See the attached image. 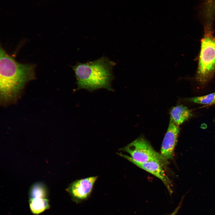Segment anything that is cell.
I'll return each instance as SVG.
<instances>
[{"label": "cell", "instance_id": "4", "mask_svg": "<svg viewBox=\"0 0 215 215\" xmlns=\"http://www.w3.org/2000/svg\"><path fill=\"white\" fill-rule=\"evenodd\" d=\"M120 150L129 153L133 160L137 162H155L163 166L169 163L143 136L138 137Z\"/></svg>", "mask_w": 215, "mask_h": 215}, {"label": "cell", "instance_id": "1", "mask_svg": "<svg viewBox=\"0 0 215 215\" xmlns=\"http://www.w3.org/2000/svg\"><path fill=\"white\" fill-rule=\"evenodd\" d=\"M36 65L16 61L1 47L0 50V103L3 105L16 102L26 84L35 78Z\"/></svg>", "mask_w": 215, "mask_h": 215}, {"label": "cell", "instance_id": "2", "mask_svg": "<svg viewBox=\"0 0 215 215\" xmlns=\"http://www.w3.org/2000/svg\"><path fill=\"white\" fill-rule=\"evenodd\" d=\"M114 65L105 57L86 63H78L73 69L79 87L90 91L101 88L110 90Z\"/></svg>", "mask_w": 215, "mask_h": 215}, {"label": "cell", "instance_id": "5", "mask_svg": "<svg viewBox=\"0 0 215 215\" xmlns=\"http://www.w3.org/2000/svg\"><path fill=\"white\" fill-rule=\"evenodd\" d=\"M118 154L139 168L159 179L164 183L169 193L172 194V182L163 169L164 166L162 165L155 162H139L133 160L130 156L122 153H118Z\"/></svg>", "mask_w": 215, "mask_h": 215}, {"label": "cell", "instance_id": "6", "mask_svg": "<svg viewBox=\"0 0 215 215\" xmlns=\"http://www.w3.org/2000/svg\"><path fill=\"white\" fill-rule=\"evenodd\" d=\"M179 129V126L170 119L162 142L160 153L163 157L167 161L173 158Z\"/></svg>", "mask_w": 215, "mask_h": 215}, {"label": "cell", "instance_id": "8", "mask_svg": "<svg viewBox=\"0 0 215 215\" xmlns=\"http://www.w3.org/2000/svg\"><path fill=\"white\" fill-rule=\"evenodd\" d=\"M192 116L191 111L183 105L173 107L170 111V119L179 126Z\"/></svg>", "mask_w": 215, "mask_h": 215}, {"label": "cell", "instance_id": "12", "mask_svg": "<svg viewBox=\"0 0 215 215\" xmlns=\"http://www.w3.org/2000/svg\"><path fill=\"white\" fill-rule=\"evenodd\" d=\"M181 203H180L179 205L173 211L168 215H176L178 211L180 209L181 206Z\"/></svg>", "mask_w": 215, "mask_h": 215}, {"label": "cell", "instance_id": "10", "mask_svg": "<svg viewBox=\"0 0 215 215\" xmlns=\"http://www.w3.org/2000/svg\"><path fill=\"white\" fill-rule=\"evenodd\" d=\"M30 199L47 198L48 191L45 186L41 182L36 183L31 187L29 191Z\"/></svg>", "mask_w": 215, "mask_h": 215}, {"label": "cell", "instance_id": "7", "mask_svg": "<svg viewBox=\"0 0 215 215\" xmlns=\"http://www.w3.org/2000/svg\"><path fill=\"white\" fill-rule=\"evenodd\" d=\"M98 176H92L76 180L70 183L67 191L74 198L83 199L90 194Z\"/></svg>", "mask_w": 215, "mask_h": 215}, {"label": "cell", "instance_id": "11", "mask_svg": "<svg viewBox=\"0 0 215 215\" xmlns=\"http://www.w3.org/2000/svg\"><path fill=\"white\" fill-rule=\"evenodd\" d=\"M214 93L202 96L189 98L186 99L197 103L210 105L214 100Z\"/></svg>", "mask_w": 215, "mask_h": 215}, {"label": "cell", "instance_id": "3", "mask_svg": "<svg viewBox=\"0 0 215 215\" xmlns=\"http://www.w3.org/2000/svg\"><path fill=\"white\" fill-rule=\"evenodd\" d=\"M201 41L196 79L203 84L211 78L215 70V36L211 31L207 30Z\"/></svg>", "mask_w": 215, "mask_h": 215}, {"label": "cell", "instance_id": "13", "mask_svg": "<svg viewBox=\"0 0 215 215\" xmlns=\"http://www.w3.org/2000/svg\"><path fill=\"white\" fill-rule=\"evenodd\" d=\"M215 104V92L214 93V100H213V102L210 104V105H211Z\"/></svg>", "mask_w": 215, "mask_h": 215}, {"label": "cell", "instance_id": "9", "mask_svg": "<svg viewBox=\"0 0 215 215\" xmlns=\"http://www.w3.org/2000/svg\"><path fill=\"white\" fill-rule=\"evenodd\" d=\"M29 207L31 212L35 215L43 212L50 208L49 200L47 198L30 199Z\"/></svg>", "mask_w": 215, "mask_h": 215}]
</instances>
